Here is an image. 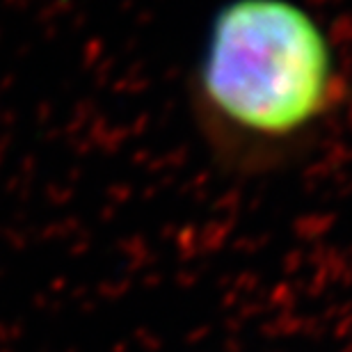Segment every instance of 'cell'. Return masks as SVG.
I'll return each mask as SVG.
<instances>
[{"instance_id":"1","label":"cell","mask_w":352,"mask_h":352,"mask_svg":"<svg viewBox=\"0 0 352 352\" xmlns=\"http://www.w3.org/2000/svg\"><path fill=\"white\" fill-rule=\"evenodd\" d=\"M346 74L325 23L298 0H227L190 76L208 151L238 174L286 165L327 129Z\"/></svg>"}]
</instances>
